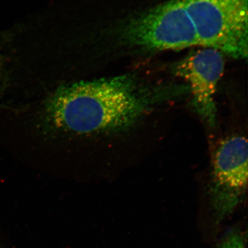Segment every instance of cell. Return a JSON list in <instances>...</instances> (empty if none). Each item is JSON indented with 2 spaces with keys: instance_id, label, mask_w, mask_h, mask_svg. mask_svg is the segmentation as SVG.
Segmentation results:
<instances>
[{
  "instance_id": "obj_1",
  "label": "cell",
  "mask_w": 248,
  "mask_h": 248,
  "mask_svg": "<svg viewBox=\"0 0 248 248\" xmlns=\"http://www.w3.org/2000/svg\"><path fill=\"white\" fill-rule=\"evenodd\" d=\"M125 77L62 87L46 105V119L59 129L79 134L110 132L134 123L148 109Z\"/></svg>"
},
{
  "instance_id": "obj_2",
  "label": "cell",
  "mask_w": 248,
  "mask_h": 248,
  "mask_svg": "<svg viewBox=\"0 0 248 248\" xmlns=\"http://www.w3.org/2000/svg\"><path fill=\"white\" fill-rule=\"evenodd\" d=\"M200 45L235 58L248 54V0H182Z\"/></svg>"
},
{
  "instance_id": "obj_3",
  "label": "cell",
  "mask_w": 248,
  "mask_h": 248,
  "mask_svg": "<svg viewBox=\"0 0 248 248\" xmlns=\"http://www.w3.org/2000/svg\"><path fill=\"white\" fill-rule=\"evenodd\" d=\"M131 44L151 50H179L200 45L182 0H170L134 18L124 31Z\"/></svg>"
},
{
  "instance_id": "obj_4",
  "label": "cell",
  "mask_w": 248,
  "mask_h": 248,
  "mask_svg": "<svg viewBox=\"0 0 248 248\" xmlns=\"http://www.w3.org/2000/svg\"><path fill=\"white\" fill-rule=\"evenodd\" d=\"M247 139L241 135L225 139L214 156L210 194L218 220L227 217L243 200L248 185Z\"/></svg>"
},
{
  "instance_id": "obj_5",
  "label": "cell",
  "mask_w": 248,
  "mask_h": 248,
  "mask_svg": "<svg viewBox=\"0 0 248 248\" xmlns=\"http://www.w3.org/2000/svg\"><path fill=\"white\" fill-rule=\"evenodd\" d=\"M224 66L221 52L206 48L189 55L176 67V75L190 86L195 110L212 126L217 118L215 93Z\"/></svg>"
},
{
  "instance_id": "obj_6",
  "label": "cell",
  "mask_w": 248,
  "mask_h": 248,
  "mask_svg": "<svg viewBox=\"0 0 248 248\" xmlns=\"http://www.w3.org/2000/svg\"><path fill=\"white\" fill-rule=\"evenodd\" d=\"M218 248H245V245L241 235L232 232L226 235Z\"/></svg>"
}]
</instances>
